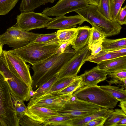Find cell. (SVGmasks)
Instances as JSON below:
<instances>
[{
  "label": "cell",
  "instance_id": "cell-1",
  "mask_svg": "<svg viewBox=\"0 0 126 126\" xmlns=\"http://www.w3.org/2000/svg\"><path fill=\"white\" fill-rule=\"evenodd\" d=\"M62 42L57 38L45 43H29L17 49L9 50L32 65L42 62L56 53Z\"/></svg>",
  "mask_w": 126,
  "mask_h": 126
},
{
  "label": "cell",
  "instance_id": "cell-2",
  "mask_svg": "<svg viewBox=\"0 0 126 126\" xmlns=\"http://www.w3.org/2000/svg\"><path fill=\"white\" fill-rule=\"evenodd\" d=\"M106 37L118 35L122 28L115 21L110 20L98 10L96 6L89 5L86 8L75 11Z\"/></svg>",
  "mask_w": 126,
  "mask_h": 126
},
{
  "label": "cell",
  "instance_id": "cell-3",
  "mask_svg": "<svg viewBox=\"0 0 126 126\" xmlns=\"http://www.w3.org/2000/svg\"><path fill=\"white\" fill-rule=\"evenodd\" d=\"M73 95L79 99L108 109L114 108L119 101L97 85L81 87Z\"/></svg>",
  "mask_w": 126,
  "mask_h": 126
},
{
  "label": "cell",
  "instance_id": "cell-4",
  "mask_svg": "<svg viewBox=\"0 0 126 126\" xmlns=\"http://www.w3.org/2000/svg\"><path fill=\"white\" fill-rule=\"evenodd\" d=\"M0 122L2 126H19L13 105L10 87L0 73Z\"/></svg>",
  "mask_w": 126,
  "mask_h": 126
},
{
  "label": "cell",
  "instance_id": "cell-5",
  "mask_svg": "<svg viewBox=\"0 0 126 126\" xmlns=\"http://www.w3.org/2000/svg\"><path fill=\"white\" fill-rule=\"evenodd\" d=\"M0 73L3 76L9 86L17 97L23 101L31 98L29 95L30 87L19 75L11 71L7 63L3 51L0 56Z\"/></svg>",
  "mask_w": 126,
  "mask_h": 126
},
{
  "label": "cell",
  "instance_id": "cell-6",
  "mask_svg": "<svg viewBox=\"0 0 126 126\" xmlns=\"http://www.w3.org/2000/svg\"><path fill=\"white\" fill-rule=\"evenodd\" d=\"M40 34L24 30L15 24L0 35V43L17 49L33 41Z\"/></svg>",
  "mask_w": 126,
  "mask_h": 126
},
{
  "label": "cell",
  "instance_id": "cell-7",
  "mask_svg": "<svg viewBox=\"0 0 126 126\" xmlns=\"http://www.w3.org/2000/svg\"><path fill=\"white\" fill-rule=\"evenodd\" d=\"M103 108L79 99L72 94L63 109L58 112L61 115L68 116L72 119L92 114Z\"/></svg>",
  "mask_w": 126,
  "mask_h": 126
},
{
  "label": "cell",
  "instance_id": "cell-8",
  "mask_svg": "<svg viewBox=\"0 0 126 126\" xmlns=\"http://www.w3.org/2000/svg\"><path fill=\"white\" fill-rule=\"evenodd\" d=\"M91 52L88 44L76 51L73 56L57 75L58 79L77 76L82 66L90 55Z\"/></svg>",
  "mask_w": 126,
  "mask_h": 126
},
{
  "label": "cell",
  "instance_id": "cell-9",
  "mask_svg": "<svg viewBox=\"0 0 126 126\" xmlns=\"http://www.w3.org/2000/svg\"><path fill=\"white\" fill-rule=\"evenodd\" d=\"M52 18L42 13L33 11L21 12L17 16L16 24L22 29L29 31L45 27Z\"/></svg>",
  "mask_w": 126,
  "mask_h": 126
},
{
  "label": "cell",
  "instance_id": "cell-10",
  "mask_svg": "<svg viewBox=\"0 0 126 126\" xmlns=\"http://www.w3.org/2000/svg\"><path fill=\"white\" fill-rule=\"evenodd\" d=\"M10 69L18 74L22 80L31 87L32 80L30 71V66L19 56L9 50H3Z\"/></svg>",
  "mask_w": 126,
  "mask_h": 126
},
{
  "label": "cell",
  "instance_id": "cell-11",
  "mask_svg": "<svg viewBox=\"0 0 126 126\" xmlns=\"http://www.w3.org/2000/svg\"><path fill=\"white\" fill-rule=\"evenodd\" d=\"M89 5L86 0H59L54 6L46 8L41 13L48 16H64L69 13L85 8Z\"/></svg>",
  "mask_w": 126,
  "mask_h": 126
},
{
  "label": "cell",
  "instance_id": "cell-12",
  "mask_svg": "<svg viewBox=\"0 0 126 126\" xmlns=\"http://www.w3.org/2000/svg\"><path fill=\"white\" fill-rule=\"evenodd\" d=\"M72 94L47 95L32 102H29L27 107L32 106L42 107L58 112L63 109L66 102Z\"/></svg>",
  "mask_w": 126,
  "mask_h": 126
},
{
  "label": "cell",
  "instance_id": "cell-13",
  "mask_svg": "<svg viewBox=\"0 0 126 126\" xmlns=\"http://www.w3.org/2000/svg\"><path fill=\"white\" fill-rule=\"evenodd\" d=\"M76 52L74 49H70L68 47L62 53L60 58L40 79L35 87L33 90L36 89L47 80L57 75L68 61L73 56Z\"/></svg>",
  "mask_w": 126,
  "mask_h": 126
},
{
  "label": "cell",
  "instance_id": "cell-14",
  "mask_svg": "<svg viewBox=\"0 0 126 126\" xmlns=\"http://www.w3.org/2000/svg\"><path fill=\"white\" fill-rule=\"evenodd\" d=\"M86 21L80 15L67 16H56L46 25L47 29L62 30L76 27L77 25H80Z\"/></svg>",
  "mask_w": 126,
  "mask_h": 126
},
{
  "label": "cell",
  "instance_id": "cell-15",
  "mask_svg": "<svg viewBox=\"0 0 126 126\" xmlns=\"http://www.w3.org/2000/svg\"><path fill=\"white\" fill-rule=\"evenodd\" d=\"M109 73L100 69L97 66L86 71L83 74L79 76L81 87L97 85L100 82L106 80L107 76Z\"/></svg>",
  "mask_w": 126,
  "mask_h": 126
},
{
  "label": "cell",
  "instance_id": "cell-16",
  "mask_svg": "<svg viewBox=\"0 0 126 126\" xmlns=\"http://www.w3.org/2000/svg\"><path fill=\"white\" fill-rule=\"evenodd\" d=\"M27 108L25 114L34 120L42 124L45 119L61 115L58 112L42 107L32 106Z\"/></svg>",
  "mask_w": 126,
  "mask_h": 126
},
{
  "label": "cell",
  "instance_id": "cell-17",
  "mask_svg": "<svg viewBox=\"0 0 126 126\" xmlns=\"http://www.w3.org/2000/svg\"><path fill=\"white\" fill-rule=\"evenodd\" d=\"M75 37L71 45L76 51L82 48L88 44L91 28L89 26L79 27Z\"/></svg>",
  "mask_w": 126,
  "mask_h": 126
},
{
  "label": "cell",
  "instance_id": "cell-18",
  "mask_svg": "<svg viewBox=\"0 0 126 126\" xmlns=\"http://www.w3.org/2000/svg\"><path fill=\"white\" fill-rule=\"evenodd\" d=\"M126 56V48L116 50L107 51L102 50L95 55H89L86 61L97 64L106 60Z\"/></svg>",
  "mask_w": 126,
  "mask_h": 126
},
{
  "label": "cell",
  "instance_id": "cell-19",
  "mask_svg": "<svg viewBox=\"0 0 126 126\" xmlns=\"http://www.w3.org/2000/svg\"><path fill=\"white\" fill-rule=\"evenodd\" d=\"M100 69L110 73L115 71L126 69V56L102 62L97 64Z\"/></svg>",
  "mask_w": 126,
  "mask_h": 126
},
{
  "label": "cell",
  "instance_id": "cell-20",
  "mask_svg": "<svg viewBox=\"0 0 126 126\" xmlns=\"http://www.w3.org/2000/svg\"><path fill=\"white\" fill-rule=\"evenodd\" d=\"M108 109L103 108L93 114L84 117L72 119L69 126H84L89 122L99 117H108Z\"/></svg>",
  "mask_w": 126,
  "mask_h": 126
},
{
  "label": "cell",
  "instance_id": "cell-21",
  "mask_svg": "<svg viewBox=\"0 0 126 126\" xmlns=\"http://www.w3.org/2000/svg\"><path fill=\"white\" fill-rule=\"evenodd\" d=\"M79 77V76L77 75L75 76L64 77L58 79L53 84L48 91L39 98L47 95L56 94L69 85Z\"/></svg>",
  "mask_w": 126,
  "mask_h": 126
},
{
  "label": "cell",
  "instance_id": "cell-22",
  "mask_svg": "<svg viewBox=\"0 0 126 126\" xmlns=\"http://www.w3.org/2000/svg\"><path fill=\"white\" fill-rule=\"evenodd\" d=\"M103 50H116L126 48V38L113 39L105 38L102 42Z\"/></svg>",
  "mask_w": 126,
  "mask_h": 126
},
{
  "label": "cell",
  "instance_id": "cell-23",
  "mask_svg": "<svg viewBox=\"0 0 126 126\" xmlns=\"http://www.w3.org/2000/svg\"><path fill=\"white\" fill-rule=\"evenodd\" d=\"M56 0H22L19 10L21 12L33 11L36 8L48 3H53Z\"/></svg>",
  "mask_w": 126,
  "mask_h": 126
},
{
  "label": "cell",
  "instance_id": "cell-24",
  "mask_svg": "<svg viewBox=\"0 0 126 126\" xmlns=\"http://www.w3.org/2000/svg\"><path fill=\"white\" fill-rule=\"evenodd\" d=\"M108 116L104 126H115L119 121L126 117V114L121 109H108Z\"/></svg>",
  "mask_w": 126,
  "mask_h": 126
},
{
  "label": "cell",
  "instance_id": "cell-25",
  "mask_svg": "<svg viewBox=\"0 0 126 126\" xmlns=\"http://www.w3.org/2000/svg\"><path fill=\"white\" fill-rule=\"evenodd\" d=\"M100 87L119 101H126V90L110 85L101 86Z\"/></svg>",
  "mask_w": 126,
  "mask_h": 126
},
{
  "label": "cell",
  "instance_id": "cell-26",
  "mask_svg": "<svg viewBox=\"0 0 126 126\" xmlns=\"http://www.w3.org/2000/svg\"><path fill=\"white\" fill-rule=\"evenodd\" d=\"M71 119L68 116L61 115L45 119L43 124L45 126H69Z\"/></svg>",
  "mask_w": 126,
  "mask_h": 126
},
{
  "label": "cell",
  "instance_id": "cell-27",
  "mask_svg": "<svg viewBox=\"0 0 126 126\" xmlns=\"http://www.w3.org/2000/svg\"><path fill=\"white\" fill-rule=\"evenodd\" d=\"M11 97L13 105L15 110L16 118L18 121L25 114L28 108L24 101L19 99L15 94L10 87Z\"/></svg>",
  "mask_w": 126,
  "mask_h": 126
},
{
  "label": "cell",
  "instance_id": "cell-28",
  "mask_svg": "<svg viewBox=\"0 0 126 126\" xmlns=\"http://www.w3.org/2000/svg\"><path fill=\"white\" fill-rule=\"evenodd\" d=\"M58 79L56 75L38 87L34 91V94L29 100V102H31L35 100L46 93Z\"/></svg>",
  "mask_w": 126,
  "mask_h": 126
},
{
  "label": "cell",
  "instance_id": "cell-29",
  "mask_svg": "<svg viewBox=\"0 0 126 126\" xmlns=\"http://www.w3.org/2000/svg\"><path fill=\"white\" fill-rule=\"evenodd\" d=\"M77 30V28L58 30L57 31V38L62 42L72 41L74 38Z\"/></svg>",
  "mask_w": 126,
  "mask_h": 126
},
{
  "label": "cell",
  "instance_id": "cell-30",
  "mask_svg": "<svg viewBox=\"0 0 126 126\" xmlns=\"http://www.w3.org/2000/svg\"><path fill=\"white\" fill-rule=\"evenodd\" d=\"M18 0H0V15L7 14L15 6Z\"/></svg>",
  "mask_w": 126,
  "mask_h": 126
},
{
  "label": "cell",
  "instance_id": "cell-31",
  "mask_svg": "<svg viewBox=\"0 0 126 126\" xmlns=\"http://www.w3.org/2000/svg\"><path fill=\"white\" fill-rule=\"evenodd\" d=\"M111 0H100L97 6L98 11L109 20H111L110 14Z\"/></svg>",
  "mask_w": 126,
  "mask_h": 126
},
{
  "label": "cell",
  "instance_id": "cell-32",
  "mask_svg": "<svg viewBox=\"0 0 126 126\" xmlns=\"http://www.w3.org/2000/svg\"><path fill=\"white\" fill-rule=\"evenodd\" d=\"M107 37L106 35L94 28H91L88 44L89 46L100 41L103 40Z\"/></svg>",
  "mask_w": 126,
  "mask_h": 126
},
{
  "label": "cell",
  "instance_id": "cell-33",
  "mask_svg": "<svg viewBox=\"0 0 126 126\" xmlns=\"http://www.w3.org/2000/svg\"><path fill=\"white\" fill-rule=\"evenodd\" d=\"M81 87V80L79 76L78 79L64 89L58 92L56 94H73L74 92Z\"/></svg>",
  "mask_w": 126,
  "mask_h": 126
},
{
  "label": "cell",
  "instance_id": "cell-34",
  "mask_svg": "<svg viewBox=\"0 0 126 126\" xmlns=\"http://www.w3.org/2000/svg\"><path fill=\"white\" fill-rule=\"evenodd\" d=\"M125 0H111L110 14L112 21H115L116 17Z\"/></svg>",
  "mask_w": 126,
  "mask_h": 126
},
{
  "label": "cell",
  "instance_id": "cell-35",
  "mask_svg": "<svg viewBox=\"0 0 126 126\" xmlns=\"http://www.w3.org/2000/svg\"><path fill=\"white\" fill-rule=\"evenodd\" d=\"M57 38L56 32L46 34H40L33 41V43H43L47 42Z\"/></svg>",
  "mask_w": 126,
  "mask_h": 126
},
{
  "label": "cell",
  "instance_id": "cell-36",
  "mask_svg": "<svg viewBox=\"0 0 126 126\" xmlns=\"http://www.w3.org/2000/svg\"><path fill=\"white\" fill-rule=\"evenodd\" d=\"M19 123L22 126H44L43 124L34 120L25 114L19 120Z\"/></svg>",
  "mask_w": 126,
  "mask_h": 126
},
{
  "label": "cell",
  "instance_id": "cell-37",
  "mask_svg": "<svg viewBox=\"0 0 126 126\" xmlns=\"http://www.w3.org/2000/svg\"><path fill=\"white\" fill-rule=\"evenodd\" d=\"M108 78L112 79L122 80L126 79V69L116 70L109 73Z\"/></svg>",
  "mask_w": 126,
  "mask_h": 126
},
{
  "label": "cell",
  "instance_id": "cell-38",
  "mask_svg": "<svg viewBox=\"0 0 126 126\" xmlns=\"http://www.w3.org/2000/svg\"><path fill=\"white\" fill-rule=\"evenodd\" d=\"M115 20L120 25L126 24V5L120 9L116 17Z\"/></svg>",
  "mask_w": 126,
  "mask_h": 126
},
{
  "label": "cell",
  "instance_id": "cell-39",
  "mask_svg": "<svg viewBox=\"0 0 126 126\" xmlns=\"http://www.w3.org/2000/svg\"><path fill=\"white\" fill-rule=\"evenodd\" d=\"M103 41V40L100 41L88 46L89 49L91 51V55H96L103 50L102 43Z\"/></svg>",
  "mask_w": 126,
  "mask_h": 126
},
{
  "label": "cell",
  "instance_id": "cell-40",
  "mask_svg": "<svg viewBox=\"0 0 126 126\" xmlns=\"http://www.w3.org/2000/svg\"><path fill=\"white\" fill-rule=\"evenodd\" d=\"M108 117L96 118L85 124L84 126H103Z\"/></svg>",
  "mask_w": 126,
  "mask_h": 126
},
{
  "label": "cell",
  "instance_id": "cell-41",
  "mask_svg": "<svg viewBox=\"0 0 126 126\" xmlns=\"http://www.w3.org/2000/svg\"><path fill=\"white\" fill-rule=\"evenodd\" d=\"M109 84V85H111L113 84L116 85L119 84V86H121L122 88L126 90V79L122 80L111 79L110 80H106Z\"/></svg>",
  "mask_w": 126,
  "mask_h": 126
},
{
  "label": "cell",
  "instance_id": "cell-42",
  "mask_svg": "<svg viewBox=\"0 0 126 126\" xmlns=\"http://www.w3.org/2000/svg\"><path fill=\"white\" fill-rule=\"evenodd\" d=\"M72 41H68L62 43L56 51V53L60 54L63 52L69 47Z\"/></svg>",
  "mask_w": 126,
  "mask_h": 126
},
{
  "label": "cell",
  "instance_id": "cell-43",
  "mask_svg": "<svg viewBox=\"0 0 126 126\" xmlns=\"http://www.w3.org/2000/svg\"><path fill=\"white\" fill-rule=\"evenodd\" d=\"M118 106L120 107L123 111L126 114V101H120Z\"/></svg>",
  "mask_w": 126,
  "mask_h": 126
},
{
  "label": "cell",
  "instance_id": "cell-44",
  "mask_svg": "<svg viewBox=\"0 0 126 126\" xmlns=\"http://www.w3.org/2000/svg\"><path fill=\"white\" fill-rule=\"evenodd\" d=\"M115 126H126V117L119 121L115 125Z\"/></svg>",
  "mask_w": 126,
  "mask_h": 126
},
{
  "label": "cell",
  "instance_id": "cell-45",
  "mask_svg": "<svg viewBox=\"0 0 126 126\" xmlns=\"http://www.w3.org/2000/svg\"><path fill=\"white\" fill-rule=\"evenodd\" d=\"M89 5L98 6L99 4L100 0H86Z\"/></svg>",
  "mask_w": 126,
  "mask_h": 126
},
{
  "label": "cell",
  "instance_id": "cell-46",
  "mask_svg": "<svg viewBox=\"0 0 126 126\" xmlns=\"http://www.w3.org/2000/svg\"><path fill=\"white\" fill-rule=\"evenodd\" d=\"M29 94V96L31 98L33 97L34 94V91L32 90V87L30 88Z\"/></svg>",
  "mask_w": 126,
  "mask_h": 126
},
{
  "label": "cell",
  "instance_id": "cell-47",
  "mask_svg": "<svg viewBox=\"0 0 126 126\" xmlns=\"http://www.w3.org/2000/svg\"><path fill=\"white\" fill-rule=\"evenodd\" d=\"M3 46L0 43V56L1 54L3 52V50L2 49Z\"/></svg>",
  "mask_w": 126,
  "mask_h": 126
},
{
  "label": "cell",
  "instance_id": "cell-48",
  "mask_svg": "<svg viewBox=\"0 0 126 126\" xmlns=\"http://www.w3.org/2000/svg\"><path fill=\"white\" fill-rule=\"evenodd\" d=\"M0 126H2L0 122Z\"/></svg>",
  "mask_w": 126,
  "mask_h": 126
}]
</instances>
